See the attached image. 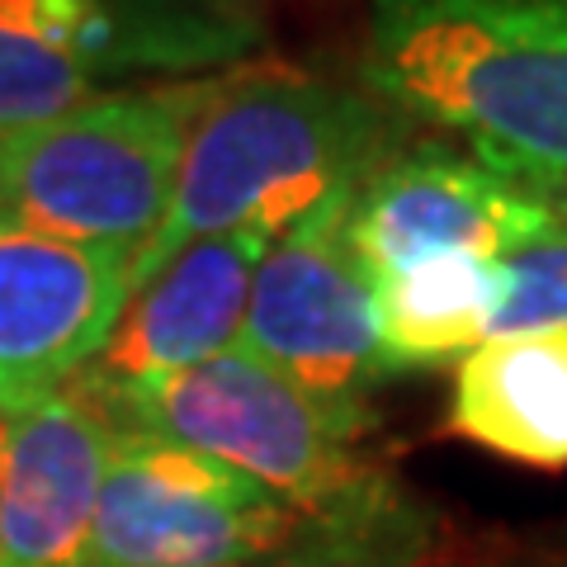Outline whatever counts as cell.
Segmentation results:
<instances>
[{"label": "cell", "mask_w": 567, "mask_h": 567, "mask_svg": "<svg viewBox=\"0 0 567 567\" xmlns=\"http://www.w3.org/2000/svg\"><path fill=\"white\" fill-rule=\"evenodd\" d=\"M393 156V123L364 95L289 71L208 85L194 110L171 213L133 260V289L185 246L260 227L284 237L360 189Z\"/></svg>", "instance_id": "obj_1"}, {"label": "cell", "mask_w": 567, "mask_h": 567, "mask_svg": "<svg viewBox=\"0 0 567 567\" xmlns=\"http://www.w3.org/2000/svg\"><path fill=\"white\" fill-rule=\"evenodd\" d=\"M364 81L525 185L567 181V0H374Z\"/></svg>", "instance_id": "obj_2"}, {"label": "cell", "mask_w": 567, "mask_h": 567, "mask_svg": "<svg viewBox=\"0 0 567 567\" xmlns=\"http://www.w3.org/2000/svg\"><path fill=\"white\" fill-rule=\"evenodd\" d=\"M81 388L110 412L114 431L199 450L256 477L298 511L327 502L374 468L354 454V440L369 431V412L317 402L241 346L147 383Z\"/></svg>", "instance_id": "obj_3"}, {"label": "cell", "mask_w": 567, "mask_h": 567, "mask_svg": "<svg viewBox=\"0 0 567 567\" xmlns=\"http://www.w3.org/2000/svg\"><path fill=\"white\" fill-rule=\"evenodd\" d=\"M199 91L95 95L39 128L10 133L0 213L71 241L137 251L171 213Z\"/></svg>", "instance_id": "obj_4"}, {"label": "cell", "mask_w": 567, "mask_h": 567, "mask_svg": "<svg viewBox=\"0 0 567 567\" xmlns=\"http://www.w3.org/2000/svg\"><path fill=\"white\" fill-rule=\"evenodd\" d=\"M293 516L284 496L218 458L118 431L81 567L275 563Z\"/></svg>", "instance_id": "obj_5"}, {"label": "cell", "mask_w": 567, "mask_h": 567, "mask_svg": "<svg viewBox=\"0 0 567 567\" xmlns=\"http://www.w3.org/2000/svg\"><path fill=\"white\" fill-rule=\"evenodd\" d=\"M354 194L322 204L270 241L241 322V350L341 412H364V393L393 374L379 336L374 284L346 241Z\"/></svg>", "instance_id": "obj_6"}, {"label": "cell", "mask_w": 567, "mask_h": 567, "mask_svg": "<svg viewBox=\"0 0 567 567\" xmlns=\"http://www.w3.org/2000/svg\"><path fill=\"white\" fill-rule=\"evenodd\" d=\"M554 227L525 181L445 142L393 152L346 213V241L369 284L431 256L506 260Z\"/></svg>", "instance_id": "obj_7"}, {"label": "cell", "mask_w": 567, "mask_h": 567, "mask_svg": "<svg viewBox=\"0 0 567 567\" xmlns=\"http://www.w3.org/2000/svg\"><path fill=\"white\" fill-rule=\"evenodd\" d=\"M128 293V251L0 213V406L48 398L85 374Z\"/></svg>", "instance_id": "obj_8"}, {"label": "cell", "mask_w": 567, "mask_h": 567, "mask_svg": "<svg viewBox=\"0 0 567 567\" xmlns=\"http://www.w3.org/2000/svg\"><path fill=\"white\" fill-rule=\"evenodd\" d=\"M114 440L110 412L76 379L0 406V567H81Z\"/></svg>", "instance_id": "obj_9"}, {"label": "cell", "mask_w": 567, "mask_h": 567, "mask_svg": "<svg viewBox=\"0 0 567 567\" xmlns=\"http://www.w3.org/2000/svg\"><path fill=\"white\" fill-rule=\"evenodd\" d=\"M270 241V233L246 227V233H223L185 246L128 293L110 341L76 379L91 388H123L181 374L223 350H237L246 303H251V279Z\"/></svg>", "instance_id": "obj_10"}, {"label": "cell", "mask_w": 567, "mask_h": 567, "mask_svg": "<svg viewBox=\"0 0 567 567\" xmlns=\"http://www.w3.org/2000/svg\"><path fill=\"white\" fill-rule=\"evenodd\" d=\"M445 425L511 464L567 468V331L506 336L468 350Z\"/></svg>", "instance_id": "obj_11"}, {"label": "cell", "mask_w": 567, "mask_h": 567, "mask_svg": "<svg viewBox=\"0 0 567 567\" xmlns=\"http://www.w3.org/2000/svg\"><path fill=\"white\" fill-rule=\"evenodd\" d=\"M118 20L104 0H0V133L52 123L123 66Z\"/></svg>", "instance_id": "obj_12"}, {"label": "cell", "mask_w": 567, "mask_h": 567, "mask_svg": "<svg viewBox=\"0 0 567 567\" xmlns=\"http://www.w3.org/2000/svg\"><path fill=\"white\" fill-rule=\"evenodd\" d=\"M506 303V265L487 256H431L374 279V312L393 369L440 364L487 341Z\"/></svg>", "instance_id": "obj_13"}, {"label": "cell", "mask_w": 567, "mask_h": 567, "mask_svg": "<svg viewBox=\"0 0 567 567\" xmlns=\"http://www.w3.org/2000/svg\"><path fill=\"white\" fill-rule=\"evenodd\" d=\"M450 558L435 516L388 473L369 468L327 502L298 511L275 567H445Z\"/></svg>", "instance_id": "obj_14"}, {"label": "cell", "mask_w": 567, "mask_h": 567, "mask_svg": "<svg viewBox=\"0 0 567 567\" xmlns=\"http://www.w3.org/2000/svg\"><path fill=\"white\" fill-rule=\"evenodd\" d=\"M502 265H506V303L496 312L487 341L567 331V227H554L539 241L520 246Z\"/></svg>", "instance_id": "obj_15"}, {"label": "cell", "mask_w": 567, "mask_h": 567, "mask_svg": "<svg viewBox=\"0 0 567 567\" xmlns=\"http://www.w3.org/2000/svg\"><path fill=\"white\" fill-rule=\"evenodd\" d=\"M544 199V208L554 213V223L567 227V181H544V185H529Z\"/></svg>", "instance_id": "obj_16"}, {"label": "cell", "mask_w": 567, "mask_h": 567, "mask_svg": "<svg viewBox=\"0 0 567 567\" xmlns=\"http://www.w3.org/2000/svg\"><path fill=\"white\" fill-rule=\"evenodd\" d=\"M6 142H10V133H0V175H6Z\"/></svg>", "instance_id": "obj_17"}, {"label": "cell", "mask_w": 567, "mask_h": 567, "mask_svg": "<svg viewBox=\"0 0 567 567\" xmlns=\"http://www.w3.org/2000/svg\"><path fill=\"white\" fill-rule=\"evenodd\" d=\"M563 567H567V563H563Z\"/></svg>", "instance_id": "obj_18"}]
</instances>
